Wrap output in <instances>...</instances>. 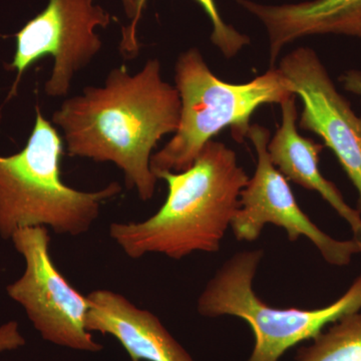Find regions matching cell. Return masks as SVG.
<instances>
[{
  "mask_svg": "<svg viewBox=\"0 0 361 361\" xmlns=\"http://www.w3.org/2000/svg\"><path fill=\"white\" fill-rule=\"evenodd\" d=\"M158 179L167 183L165 203L142 222L111 223L109 234L116 245L130 259L163 254L180 260L195 252L219 251L249 180L236 153L212 140L191 167Z\"/></svg>",
  "mask_w": 361,
  "mask_h": 361,
  "instance_id": "obj_2",
  "label": "cell"
},
{
  "mask_svg": "<svg viewBox=\"0 0 361 361\" xmlns=\"http://www.w3.org/2000/svg\"><path fill=\"white\" fill-rule=\"evenodd\" d=\"M175 84L180 99L179 127L152 156L151 170L157 179L161 173L191 167L207 142L223 130H231L233 139L243 142L252 116L260 106L281 104L295 97L278 68L244 84L224 82L214 75L196 47L183 52L176 61Z\"/></svg>",
  "mask_w": 361,
  "mask_h": 361,
  "instance_id": "obj_4",
  "label": "cell"
},
{
  "mask_svg": "<svg viewBox=\"0 0 361 361\" xmlns=\"http://www.w3.org/2000/svg\"><path fill=\"white\" fill-rule=\"evenodd\" d=\"M344 89L353 92L361 99V71H349L341 78Z\"/></svg>",
  "mask_w": 361,
  "mask_h": 361,
  "instance_id": "obj_16",
  "label": "cell"
},
{
  "mask_svg": "<svg viewBox=\"0 0 361 361\" xmlns=\"http://www.w3.org/2000/svg\"><path fill=\"white\" fill-rule=\"evenodd\" d=\"M87 329L120 342L133 361H195L153 312L109 289L87 295Z\"/></svg>",
  "mask_w": 361,
  "mask_h": 361,
  "instance_id": "obj_10",
  "label": "cell"
},
{
  "mask_svg": "<svg viewBox=\"0 0 361 361\" xmlns=\"http://www.w3.org/2000/svg\"><path fill=\"white\" fill-rule=\"evenodd\" d=\"M264 252H238L216 272L198 301L204 317L235 316L251 327L254 348L246 361H279L287 350L316 336L344 316L361 310V273L334 302L316 310L276 308L261 300L254 278Z\"/></svg>",
  "mask_w": 361,
  "mask_h": 361,
  "instance_id": "obj_5",
  "label": "cell"
},
{
  "mask_svg": "<svg viewBox=\"0 0 361 361\" xmlns=\"http://www.w3.org/2000/svg\"><path fill=\"white\" fill-rule=\"evenodd\" d=\"M123 9H125L126 16L132 20L133 18V0H122Z\"/></svg>",
  "mask_w": 361,
  "mask_h": 361,
  "instance_id": "obj_17",
  "label": "cell"
},
{
  "mask_svg": "<svg viewBox=\"0 0 361 361\" xmlns=\"http://www.w3.org/2000/svg\"><path fill=\"white\" fill-rule=\"evenodd\" d=\"M270 130L258 123L251 125L247 139L257 155L255 172L240 195V207L231 229L240 242H254L265 226L272 224L286 231L289 241L306 237L330 265L348 266L361 245L355 239L337 240L323 232L297 203L288 180L273 165L268 154Z\"/></svg>",
  "mask_w": 361,
  "mask_h": 361,
  "instance_id": "obj_8",
  "label": "cell"
},
{
  "mask_svg": "<svg viewBox=\"0 0 361 361\" xmlns=\"http://www.w3.org/2000/svg\"><path fill=\"white\" fill-rule=\"evenodd\" d=\"M11 240L25 259V269L7 286V294L23 306L42 338L78 351L103 350L87 329L89 298L66 279L52 261L47 228H23Z\"/></svg>",
  "mask_w": 361,
  "mask_h": 361,
  "instance_id": "obj_6",
  "label": "cell"
},
{
  "mask_svg": "<svg viewBox=\"0 0 361 361\" xmlns=\"http://www.w3.org/2000/svg\"><path fill=\"white\" fill-rule=\"evenodd\" d=\"M295 361H361V310L332 323L299 348Z\"/></svg>",
  "mask_w": 361,
  "mask_h": 361,
  "instance_id": "obj_14",
  "label": "cell"
},
{
  "mask_svg": "<svg viewBox=\"0 0 361 361\" xmlns=\"http://www.w3.org/2000/svg\"><path fill=\"white\" fill-rule=\"evenodd\" d=\"M25 344V339L21 336L18 322H9L0 326V353L14 350Z\"/></svg>",
  "mask_w": 361,
  "mask_h": 361,
  "instance_id": "obj_15",
  "label": "cell"
},
{
  "mask_svg": "<svg viewBox=\"0 0 361 361\" xmlns=\"http://www.w3.org/2000/svg\"><path fill=\"white\" fill-rule=\"evenodd\" d=\"M295 97H289L280 104L281 123L268 144L270 160L287 180L317 192L348 223L353 232V239L361 245L360 211L349 206L338 188L320 172L319 156L324 145L299 134Z\"/></svg>",
  "mask_w": 361,
  "mask_h": 361,
  "instance_id": "obj_12",
  "label": "cell"
},
{
  "mask_svg": "<svg viewBox=\"0 0 361 361\" xmlns=\"http://www.w3.org/2000/svg\"><path fill=\"white\" fill-rule=\"evenodd\" d=\"M63 147L58 130L35 106V123L25 149L0 156V236L11 239L23 228H51L59 235L90 231L102 206L122 192L118 182L85 192L61 177Z\"/></svg>",
  "mask_w": 361,
  "mask_h": 361,
  "instance_id": "obj_3",
  "label": "cell"
},
{
  "mask_svg": "<svg viewBox=\"0 0 361 361\" xmlns=\"http://www.w3.org/2000/svg\"><path fill=\"white\" fill-rule=\"evenodd\" d=\"M113 18L96 0H49L44 11L16 35V54L9 68L16 71V78L9 97L16 94L25 71L44 56L54 59L45 94L68 96L75 75L103 49L97 28L108 27Z\"/></svg>",
  "mask_w": 361,
  "mask_h": 361,
  "instance_id": "obj_7",
  "label": "cell"
},
{
  "mask_svg": "<svg viewBox=\"0 0 361 361\" xmlns=\"http://www.w3.org/2000/svg\"><path fill=\"white\" fill-rule=\"evenodd\" d=\"M147 1L148 0H133V18L130 20V25L123 28L122 39L118 47L123 59H135L139 54L137 25L141 20L142 11L146 8ZM196 1L200 4L212 23L211 42L225 58H234L244 47L250 44L251 40L248 35L238 32L236 28L225 23L221 16L215 0H196Z\"/></svg>",
  "mask_w": 361,
  "mask_h": 361,
  "instance_id": "obj_13",
  "label": "cell"
},
{
  "mask_svg": "<svg viewBox=\"0 0 361 361\" xmlns=\"http://www.w3.org/2000/svg\"><path fill=\"white\" fill-rule=\"evenodd\" d=\"M180 114L179 92L164 80L161 63L153 59L135 75L125 66L113 68L102 87H85L66 99L51 123L63 130L68 155L115 164L126 186L148 202L158 182L153 151L177 130Z\"/></svg>",
  "mask_w": 361,
  "mask_h": 361,
  "instance_id": "obj_1",
  "label": "cell"
},
{
  "mask_svg": "<svg viewBox=\"0 0 361 361\" xmlns=\"http://www.w3.org/2000/svg\"><path fill=\"white\" fill-rule=\"evenodd\" d=\"M236 1L265 26L272 68L282 49L302 37L336 35L361 39V0H308L279 6Z\"/></svg>",
  "mask_w": 361,
  "mask_h": 361,
  "instance_id": "obj_11",
  "label": "cell"
},
{
  "mask_svg": "<svg viewBox=\"0 0 361 361\" xmlns=\"http://www.w3.org/2000/svg\"><path fill=\"white\" fill-rule=\"evenodd\" d=\"M279 71L301 99L299 127L319 135L358 193L361 215V116L337 90L319 56L310 47H298L283 56Z\"/></svg>",
  "mask_w": 361,
  "mask_h": 361,
  "instance_id": "obj_9",
  "label": "cell"
}]
</instances>
